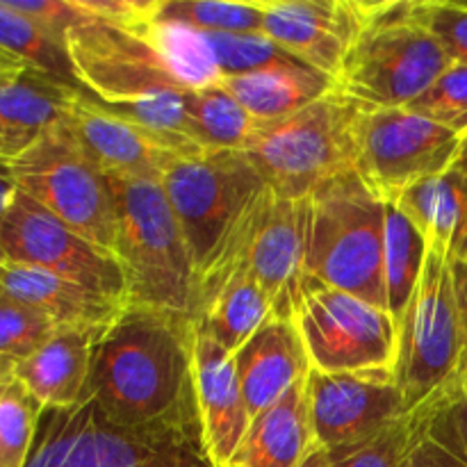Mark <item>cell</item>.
I'll use <instances>...</instances> for the list:
<instances>
[{
  "label": "cell",
  "mask_w": 467,
  "mask_h": 467,
  "mask_svg": "<svg viewBox=\"0 0 467 467\" xmlns=\"http://www.w3.org/2000/svg\"><path fill=\"white\" fill-rule=\"evenodd\" d=\"M208 46L210 57L214 59L222 76H240V73L258 71L265 67L299 62L285 50L278 48L272 39L260 32L249 35H228V32H201L196 30Z\"/></svg>",
  "instance_id": "obj_33"
},
{
  "label": "cell",
  "mask_w": 467,
  "mask_h": 467,
  "mask_svg": "<svg viewBox=\"0 0 467 467\" xmlns=\"http://www.w3.org/2000/svg\"><path fill=\"white\" fill-rule=\"evenodd\" d=\"M413 418L433 442L467 465V388H451Z\"/></svg>",
  "instance_id": "obj_36"
},
{
  "label": "cell",
  "mask_w": 467,
  "mask_h": 467,
  "mask_svg": "<svg viewBox=\"0 0 467 467\" xmlns=\"http://www.w3.org/2000/svg\"><path fill=\"white\" fill-rule=\"evenodd\" d=\"M292 322L317 372L395 369L397 322L388 310L304 274Z\"/></svg>",
  "instance_id": "obj_11"
},
{
  "label": "cell",
  "mask_w": 467,
  "mask_h": 467,
  "mask_svg": "<svg viewBox=\"0 0 467 467\" xmlns=\"http://www.w3.org/2000/svg\"><path fill=\"white\" fill-rule=\"evenodd\" d=\"M413 14L441 41L451 62L467 67V5L463 0H413Z\"/></svg>",
  "instance_id": "obj_37"
},
{
  "label": "cell",
  "mask_w": 467,
  "mask_h": 467,
  "mask_svg": "<svg viewBox=\"0 0 467 467\" xmlns=\"http://www.w3.org/2000/svg\"><path fill=\"white\" fill-rule=\"evenodd\" d=\"M313 445L306 377L278 404L251 420L246 438L228 467H296Z\"/></svg>",
  "instance_id": "obj_25"
},
{
  "label": "cell",
  "mask_w": 467,
  "mask_h": 467,
  "mask_svg": "<svg viewBox=\"0 0 467 467\" xmlns=\"http://www.w3.org/2000/svg\"><path fill=\"white\" fill-rule=\"evenodd\" d=\"M0 254L9 263L44 269L128 304L126 276L119 260L7 181H3Z\"/></svg>",
  "instance_id": "obj_13"
},
{
  "label": "cell",
  "mask_w": 467,
  "mask_h": 467,
  "mask_svg": "<svg viewBox=\"0 0 467 467\" xmlns=\"http://www.w3.org/2000/svg\"><path fill=\"white\" fill-rule=\"evenodd\" d=\"M388 203L356 169L308 196L304 274L388 310L383 254Z\"/></svg>",
  "instance_id": "obj_4"
},
{
  "label": "cell",
  "mask_w": 467,
  "mask_h": 467,
  "mask_svg": "<svg viewBox=\"0 0 467 467\" xmlns=\"http://www.w3.org/2000/svg\"><path fill=\"white\" fill-rule=\"evenodd\" d=\"M44 406L16 379H0V467H26Z\"/></svg>",
  "instance_id": "obj_32"
},
{
  "label": "cell",
  "mask_w": 467,
  "mask_h": 467,
  "mask_svg": "<svg viewBox=\"0 0 467 467\" xmlns=\"http://www.w3.org/2000/svg\"><path fill=\"white\" fill-rule=\"evenodd\" d=\"M415 422V438H413V450H410V463L413 467H467L463 461L456 459L447 450H442L438 442H433L427 433L420 429L418 420Z\"/></svg>",
  "instance_id": "obj_39"
},
{
  "label": "cell",
  "mask_w": 467,
  "mask_h": 467,
  "mask_svg": "<svg viewBox=\"0 0 467 467\" xmlns=\"http://www.w3.org/2000/svg\"><path fill=\"white\" fill-rule=\"evenodd\" d=\"M14 9L67 39L68 30L87 21V14L76 0H7Z\"/></svg>",
  "instance_id": "obj_38"
},
{
  "label": "cell",
  "mask_w": 467,
  "mask_h": 467,
  "mask_svg": "<svg viewBox=\"0 0 467 467\" xmlns=\"http://www.w3.org/2000/svg\"><path fill=\"white\" fill-rule=\"evenodd\" d=\"M395 205L422 233L429 251L467 263V173L451 167L406 190Z\"/></svg>",
  "instance_id": "obj_24"
},
{
  "label": "cell",
  "mask_w": 467,
  "mask_h": 467,
  "mask_svg": "<svg viewBox=\"0 0 467 467\" xmlns=\"http://www.w3.org/2000/svg\"><path fill=\"white\" fill-rule=\"evenodd\" d=\"M456 167H459L463 173H467V137L463 141V150H461V158H459V162H456Z\"/></svg>",
  "instance_id": "obj_41"
},
{
  "label": "cell",
  "mask_w": 467,
  "mask_h": 467,
  "mask_svg": "<svg viewBox=\"0 0 467 467\" xmlns=\"http://www.w3.org/2000/svg\"><path fill=\"white\" fill-rule=\"evenodd\" d=\"M365 103L336 87L299 112L255 121L242 150L283 199L304 201L356 169V123Z\"/></svg>",
  "instance_id": "obj_7"
},
{
  "label": "cell",
  "mask_w": 467,
  "mask_h": 467,
  "mask_svg": "<svg viewBox=\"0 0 467 467\" xmlns=\"http://www.w3.org/2000/svg\"><path fill=\"white\" fill-rule=\"evenodd\" d=\"M3 181L44 205L91 244L114 255L117 210L112 187L64 126L41 137L23 155L5 162Z\"/></svg>",
  "instance_id": "obj_9"
},
{
  "label": "cell",
  "mask_w": 467,
  "mask_h": 467,
  "mask_svg": "<svg viewBox=\"0 0 467 467\" xmlns=\"http://www.w3.org/2000/svg\"><path fill=\"white\" fill-rule=\"evenodd\" d=\"M456 386H461V388H467V368H465V372H463V377H461V381L456 383ZM454 386V388H456Z\"/></svg>",
  "instance_id": "obj_42"
},
{
  "label": "cell",
  "mask_w": 467,
  "mask_h": 467,
  "mask_svg": "<svg viewBox=\"0 0 467 467\" xmlns=\"http://www.w3.org/2000/svg\"><path fill=\"white\" fill-rule=\"evenodd\" d=\"M192 123L196 144L203 150H242L254 117L217 82L194 91Z\"/></svg>",
  "instance_id": "obj_30"
},
{
  "label": "cell",
  "mask_w": 467,
  "mask_h": 467,
  "mask_svg": "<svg viewBox=\"0 0 467 467\" xmlns=\"http://www.w3.org/2000/svg\"><path fill=\"white\" fill-rule=\"evenodd\" d=\"M162 187L199 278L233 226L269 185L244 150L223 149L181 158L162 176Z\"/></svg>",
  "instance_id": "obj_10"
},
{
  "label": "cell",
  "mask_w": 467,
  "mask_h": 467,
  "mask_svg": "<svg viewBox=\"0 0 467 467\" xmlns=\"http://www.w3.org/2000/svg\"><path fill=\"white\" fill-rule=\"evenodd\" d=\"M251 420L283 400L310 374V360L292 319L272 315L233 356Z\"/></svg>",
  "instance_id": "obj_20"
},
{
  "label": "cell",
  "mask_w": 467,
  "mask_h": 467,
  "mask_svg": "<svg viewBox=\"0 0 467 467\" xmlns=\"http://www.w3.org/2000/svg\"><path fill=\"white\" fill-rule=\"evenodd\" d=\"M80 87L0 57V160L18 158L68 119Z\"/></svg>",
  "instance_id": "obj_18"
},
{
  "label": "cell",
  "mask_w": 467,
  "mask_h": 467,
  "mask_svg": "<svg viewBox=\"0 0 467 467\" xmlns=\"http://www.w3.org/2000/svg\"><path fill=\"white\" fill-rule=\"evenodd\" d=\"M192 345V317L128 306L96 336L82 400L126 427L199 424Z\"/></svg>",
  "instance_id": "obj_2"
},
{
  "label": "cell",
  "mask_w": 467,
  "mask_h": 467,
  "mask_svg": "<svg viewBox=\"0 0 467 467\" xmlns=\"http://www.w3.org/2000/svg\"><path fill=\"white\" fill-rule=\"evenodd\" d=\"M429 246L422 233L410 223V219L388 203L386 219V254H383V281H386L388 313L400 322L415 295L424 267H427Z\"/></svg>",
  "instance_id": "obj_28"
},
{
  "label": "cell",
  "mask_w": 467,
  "mask_h": 467,
  "mask_svg": "<svg viewBox=\"0 0 467 467\" xmlns=\"http://www.w3.org/2000/svg\"><path fill=\"white\" fill-rule=\"evenodd\" d=\"M153 21L167 26H182L201 32H228L249 35L265 27L263 0L237 3V0H158Z\"/></svg>",
  "instance_id": "obj_29"
},
{
  "label": "cell",
  "mask_w": 467,
  "mask_h": 467,
  "mask_svg": "<svg viewBox=\"0 0 467 467\" xmlns=\"http://www.w3.org/2000/svg\"><path fill=\"white\" fill-rule=\"evenodd\" d=\"M26 467H217L203 427H126L91 400L44 409Z\"/></svg>",
  "instance_id": "obj_6"
},
{
  "label": "cell",
  "mask_w": 467,
  "mask_h": 467,
  "mask_svg": "<svg viewBox=\"0 0 467 467\" xmlns=\"http://www.w3.org/2000/svg\"><path fill=\"white\" fill-rule=\"evenodd\" d=\"M465 137L409 108H369L356 123V171L386 203L456 167Z\"/></svg>",
  "instance_id": "obj_12"
},
{
  "label": "cell",
  "mask_w": 467,
  "mask_h": 467,
  "mask_svg": "<svg viewBox=\"0 0 467 467\" xmlns=\"http://www.w3.org/2000/svg\"><path fill=\"white\" fill-rule=\"evenodd\" d=\"M0 290L39 308L59 328H103L128 308L126 301L105 296L44 269L9 260H0Z\"/></svg>",
  "instance_id": "obj_22"
},
{
  "label": "cell",
  "mask_w": 467,
  "mask_h": 467,
  "mask_svg": "<svg viewBox=\"0 0 467 467\" xmlns=\"http://www.w3.org/2000/svg\"><path fill=\"white\" fill-rule=\"evenodd\" d=\"M219 85L255 121H274V119L299 112L301 108L340 87L331 76L315 71L301 62L265 67L258 71L240 73V76H223Z\"/></svg>",
  "instance_id": "obj_26"
},
{
  "label": "cell",
  "mask_w": 467,
  "mask_h": 467,
  "mask_svg": "<svg viewBox=\"0 0 467 467\" xmlns=\"http://www.w3.org/2000/svg\"><path fill=\"white\" fill-rule=\"evenodd\" d=\"M0 57L85 89L73 68L67 39L14 9L7 0H0Z\"/></svg>",
  "instance_id": "obj_27"
},
{
  "label": "cell",
  "mask_w": 467,
  "mask_h": 467,
  "mask_svg": "<svg viewBox=\"0 0 467 467\" xmlns=\"http://www.w3.org/2000/svg\"><path fill=\"white\" fill-rule=\"evenodd\" d=\"M413 438V415H406L368 441L327 451L336 467H413L410 463Z\"/></svg>",
  "instance_id": "obj_34"
},
{
  "label": "cell",
  "mask_w": 467,
  "mask_h": 467,
  "mask_svg": "<svg viewBox=\"0 0 467 467\" xmlns=\"http://www.w3.org/2000/svg\"><path fill=\"white\" fill-rule=\"evenodd\" d=\"M463 3H465V5H467V0H463Z\"/></svg>",
  "instance_id": "obj_43"
},
{
  "label": "cell",
  "mask_w": 467,
  "mask_h": 467,
  "mask_svg": "<svg viewBox=\"0 0 467 467\" xmlns=\"http://www.w3.org/2000/svg\"><path fill=\"white\" fill-rule=\"evenodd\" d=\"M117 210V255L128 306L194 315L196 272L162 181L108 176Z\"/></svg>",
  "instance_id": "obj_5"
},
{
  "label": "cell",
  "mask_w": 467,
  "mask_h": 467,
  "mask_svg": "<svg viewBox=\"0 0 467 467\" xmlns=\"http://www.w3.org/2000/svg\"><path fill=\"white\" fill-rule=\"evenodd\" d=\"M274 315V306L244 263L222 265L201 274L192 322L210 333L228 356Z\"/></svg>",
  "instance_id": "obj_21"
},
{
  "label": "cell",
  "mask_w": 467,
  "mask_h": 467,
  "mask_svg": "<svg viewBox=\"0 0 467 467\" xmlns=\"http://www.w3.org/2000/svg\"><path fill=\"white\" fill-rule=\"evenodd\" d=\"M82 153L105 176H130L162 181L181 158L205 153L182 137L153 130L137 119L108 108L87 91L62 123Z\"/></svg>",
  "instance_id": "obj_15"
},
{
  "label": "cell",
  "mask_w": 467,
  "mask_h": 467,
  "mask_svg": "<svg viewBox=\"0 0 467 467\" xmlns=\"http://www.w3.org/2000/svg\"><path fill=\"white\" fill-rule=\"evenodd\" d=\"M308 409L315 442L328 451L368 441L406 418L395 369L340 374L310 369Z\"/></svg>",
  "instance_id": "obj_16"
},
{
  "label": "cell",
  "mask_w": 467,
  "mask_h": 467,
  "mask_svg": "<svg viewBox=\"0 0 467 467\" xmlns=\"http://www.w3.org/2000/svg\"><path fill=\"white\" fill-rule=\"evenodd\" d=\"M306 214L308 199H283L267 187L233 226L201 274L222 265L244 263L272 299L274 315L292 319L295 295L304 276Z\"/></svg>",
  "instance_id": "obj_14"
},
{
  "label": "cell",
  "mask_w": 467,
  "mask_h": 467,
  "mask_svg": "<svg viewBox=\"0 0 467 467\" xmlns=\"http://www.w3.org/2000/svg\"><path fill=\"white\" fill-rule=\"evenodd\" d=\"M467 368V263L429 251L409 308L397 322L395 379L406 415L427 409Z\"/></svg>",
  "instance_id": "obj_3"
},
{
  "label": "cell",
  "mask_w": 467,
  "mask_h": 467,
  "mask_svg": "<svg viewBox=\"0 0 467 467\" xmlns=\"http://www.w3.org/2000/svg\"><path fill=\"white\" fill-rule=\"evenodd\" d=\"M194 388L203 441L214 465L228 467L251 427L244 392L233 356L205 328L194 324Z\"/></svg>",
  "instance_id": "obj_19"
},
{
  "label": "cell",
  "mask_w": 467,
  "mask_h": 467,
  "mask_svg": "<svg viewBox=\"0 0 467 467\" xmlns=\"http://www.w3.org/2000/svg\"><path fill=\"white\" fill-rule=\"evenodd\" d=\"M451 64L415 18L413 0H383L351 46L337 85L369 108H409Z\"/></svg>",
  "instance_id": "obj_8"
},
{
  "label": "cell",
  "mask_w": 467,
  "mask_h": 467,
  "mask_svg": "<svg viewBox=\"0 0 467 467\" xmlns=\"http://www.w3.org/2000/svg\"><path fill=\"white\" fill-rule=\"evenodd\" d=\"M99 333L100 328H59L35 356L0 379H16L44 409H71L85 397Z\"/></svg>",
  "instance_id": "obj_23"
},
{
  "label": "cell",
  "mask_w": 467,
  "mask_h": 467,
  "mask_svg": "<svg viewBox=\"0 0 467 467\" xmlns=\"http://www.w3.org/2000/svg\"><path fill=\"white\" fill-rule=\"evenodd\" d=\"M263 35L306 67L337 80L351 46L377 14L365 0H263Z\"/></svg>",
  "instance_id": "obj_17"
},
{
  "label": "cell",
  "mask_w": 467,
  "mask_h": 467,
  "mask_svg": "<svg viewBox=\"0 0 467 467\" xmlns=\"http://www.w3.org/2000/svg\"><path fill=\"white\" fill-rule=\"evenodd\" d=\"M67 46L78 80L94 99L196 144L192 96L223 78L199 32L153 16L135 26L87 16L68 30Z\"/></svg>",
  "instance_id": "obj_1"
},
{
  "label": "cell",
  "mask_w": 467,
  "mask_h": 467,
  "mask_svg": "<svg viewBox=\"0 0 467 467\" xmlns=\"http://www.w3.org/2000/svg\"><path fill=\"white\" fill-rule=\"evenodd\" d=\"M296 467H336V465H333L328 451L324 450V447H319L317 442H315V445L308 450V454L304 456V461H301V463Z\"/></svg>",
  "instance_id": "obj_40"
},
{
  "label": "cell",
  "mask_w": 467,
  "mask_h": 467,
  "mask_svg": "<svg viewBox=\"0 0 467 467\" xmlns=\"http://www.w3.org/2000/svg\"><path fill=\"white\" fill-rule=\"evenodd\" d=\"M57 331L48 315L0 290V377L35 356Z\"/></svg>",
  "instance_id": "obj_31"
},
{
  "label": "cell",
  "mask_w": 467,
  "mask_h": 467,
  "mask_svg": "<svg viewBox=\"0 0 467 467\" xmlns=\"http://www.w3.org/2000/svg\"><path fill=\"white\" fill-rule=\"evenodd\" d=\"M410 112L436 121L467 137V67L451 64L420 99L409 105Z\"/></svg>",
  "instance_id": "obj_35"
}]
</instances>
